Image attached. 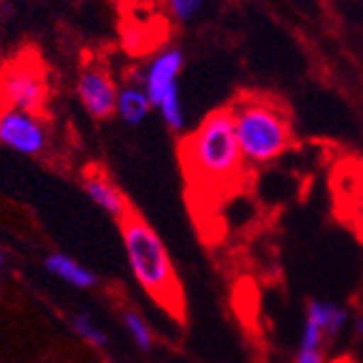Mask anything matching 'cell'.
<instances>
[{
	"instance_id": "cell-1",
	"label": "cell",
	"mask_w": 363,
	"mask_h": 363,
	"mask_svg": "<svg viewBox=\"0 0 363 363\" xmlns=\"http://www.w3.org/2000/svg\"><path fill=\"white\" fill-rule=\"evenodd\" d=\"M179 160L189 182L199 191L223 193L240 184L245 156L236 136L232 108H216L179 145Z\"/></svg>"
},
{
	"instance_id": "cell-8",
	"label": "cell",
	"mask_w": 363,
	"mask_h": 363,
	"mask_svg": "<svg viewBox=\"0 0 363 363\" xmlns=\"http://www.w3.org/2000/svg\"><path fill=\"white\" fill-rule=\"evenodd\" d=\"M82 186L91 201H94L98 208H102L106 214H111L113 218H117L119 223L132 212L123 193L117 189V184L104 171H86V175L82 179Z\"/></svg>"
},
{
	"instance_id": "cell-11",
	"label": "cell",
	"mask_w": 363,
	"mask_h": 363,
	"mask_svg": "<svg viewBox=\"0 0 363 363\" xmlns=\"http://www.w3.org/2000/svg\"><path fill=\"white\" fill-rule=\"evenodd\" d=\"M309 320L320 325L327 333V337H335L348 323V311L344 307H337L327 301H311L307 305V315Z\"/></svg>"
},
{
	"instance_id": "cell-14",
	"label": "cell",
	"mask_w": 363,
	"mask_h": 363,
	"mask_svg": "<svg viewBox=\"0 0 363 363\" xmlns=\"http://www.w3.org/2000/svg\"><path fill=\"white\" fill-rule=\"evenodd\" d=\"M72 329L76 331V335H80L86 344H91L94 348H104L108 344L106 333L91 320L86 313H76L72 315Z\"/></svg>"
},
{
	"instance_id": "cell-16",
	"label": "cell",
	"mask_w": 363,
	"mask_h": 363,
	"mask_svg": "<svg viewBox=\"0 0 363 363\" xmlns=\"http://www.w3.org/2000/svg\"><path fill=\"white\" fill-rule=\"evenodd\" d=\"M327 340V333L320 325H315L309 318H305L303 333H301V348H323V342Z\"/></svg>"
},
{
	"instance_id": "cell-3",
	"label": "cell",
	"mask_w": 363,
	"mask_h": 363,
	"mask_svg": "<svg viewBox=\"0 0 363 363\" xmlns=\"http://www.w3.org/2000/svg\"><path fill=\"white\" fill-rule=\"evenodd\" d=\"M230 108L247 164H270L292 147L294 134L290 115L272 98L245 94L236 102H232Z\"/></svg>"
},
{
	"instance_id": "cell-20",
	"label": "cell",
	"mask_w": 363,
	"mask_h": 363,
	"mask_svg": "<svg viewBox=\"0 0 363 363\" xmlns=\"http://www.w3.org/2000/svg\"><path fill=\"white\" fill-rule=\"evenodd\" d=\"M0 268H3V253H0Z\"/></svg>"
},
{
	"instance_id": "cell-12",
	"label": "cell",
	"mask_w": 363,
	"mask_h": 363,
	"mask_svg": "<svg viewBox=\"0 0 363 363\" xmlns=\"http://www.w3.org/2000/svg\"><path fill=\"white\" fill-rule=\"evenodd\" d=\"M156 111L160 113L164 125L173 132H182L186 125V117H184V106H182V98H179V84L169 89L164 98L158 102Z\"/></svg>"
},
{
	"instance_id": "cell-6",
	"label": "cell",
	"mask_w": 363,
	"mask_h": 363,
	"mask_svg": "<svg viewBox=\"0 0 363 363\" xmlns=\"http://www.w3.org/2000/svg\"><path fill=\"white\" fill-rule=\"evenodd\" d=\"M0 143L24 156H39L48 145V132L37 115L7 108L0 113Z\"/></svg>"
},
{
	"instance_id": "cell-13",
	"label": "cell",
	"mask_w": 363,
	"mask_h": 363,
	"mask_svg": "<svg viewBox=\"0 0 363 363\" xmlns=\"http://www.w3.org/2000/svg\"><path fill=\"white\" fill-rule=\"evenodd\" d=\"M123 327L128 331V335L132 337V342L139 346L143 352L152 350L154 346V335H152V329L150 325L141 318V313L136 311H125L123 313Z\"/></svg>"
},
{
	"instance_id": "cell-9",
	"label": "cell",
	"mask_w": 363,
	"mask_h": 363,
	"mask_svg": "<svg viewBox=\"0 0 363 363\" xmlns=\"http://www.w3.org/2000/svg\"><path fill=\"white\" fill-rule=\"evenodd\" d=\"M152 100L147 98L145 89L141 84H125L119 89L117 100V115L125 125H141L147 115L152 113Z\"/></svg>"
},
{
	"instance_id": "cell-10",
	"label": "cell",
	"mask_w": 363,
	"mask_h": 363,
	"mask_svg": "<svg viewBox=\"0 0 363 363\" xmlns=\"http://www.w3.org/2000/svg\"><path fill=\"white\" fill-rule=\"evenodd\" d=\"M45 268H48L55 277H59L61 281L74 286V288H94L98 284V277L91 272L86 266L78 264L74 257L65 255V253H52L45 257Z\"/></svg>"
},
{
	"instance_id": "cell-18",
	"label": "cell",
	"mask_w": 363,
	"mask_h": 363,
	"mask_svg": "<svg viewBox=\"0 0 363 363\" xmlns=\"http://www.w3.org/2000/svg\"><path fill=\"white\" fill-rule=\"evenodd\" d=\"M354 216H357L359 230L363 232V197H359V199L354 201Z\"/></svg>"
},
{
	"instance_id": "cell-5",
	"label": "cell",
	"mask_w": 363,
	"mask_h": 363,
	"mask_svg": "<svg viewBox=\"0 0 363 363\" xmlns=\"http://www.w3.org/2000/svg\"><path fill=\"white\" fill-rule=\"evenodd\" d=\"M48 98L43 74L33 65H16L0 78V100L9 108L37 115Z\"/></svg>"
},
{
	"instance_id": "cell-15",
	"label": "cell",
	"mask_w": 363,
	"mask_h": 363,
	"mask_svg": "<svg viewBox=\"0 0 363 363\" xmlns=\"http://www.w3.org/2000/svg\"><path fill=\"white\" fill-rule=\"evenodd\" d=\"M167 5L175 22L189 24L201 13V9L206 7V0H167Z\"/></svg>"
},
{
	"instance_id": "cell-4",
	"label": "cell",
	"mask_w": 363,
	"mask_h": 363,
	"mask_svg": "<svg viewBox=\"0 0 363 363\" xmlns=\"http://www.w3.org/2000/svg\"><path fill=\"white\" fill-rule=\"evenodd\" d=\"M76 96L94 119L106 121L117 115L119 89L102 63H89L80 69L76 80Z\"/></svg>"
},
{
	"instance_id": "cell-19",
	"label": "cell",
	"mask_w": 363,
	"mask_h": 363,
	"mask_svg": "<svg viewBox=\"0 0 363 363\" xmlns=\"http://www.w3.org/2000/svg\"><path fill=\"white\" fill-rule=\"evenodd\" d=\"M354 327H357V333H359V335H363V315L359 318V320H357V325H354Z\"/></svg>"
},
{
	"instance_id": "cell-17",
	"label": "cell",
	"mask_w": 363,
	"mask_h": 363,
	"mask_svg": "<svg viewBox=\"0 0 363 363\" xmlns=\"http://www.w3.org/2000/svg\"><path fill=\"white\" fill-rule=\"evenodd\" d=\"M296 363H325L323 348H298Z\"/></svg>"
},
{
	"instance_id": "cell-2",
	"label": "cell",
	"mask_w": 363,
	"mask_h": 363,
	"mask_svg": "<svg viewBox=\"0 0 363 363\" xmlns=\"http://www.w3.org/2000/svg\"><path fill=\"white\" fill-rule=\"evenodd\" d=\"M128 264L139 286L167 311L182 315L184 292L162 238L139 214L130 212L121 223Z\"/></svg>"
},
{
	"instance_id": "cell-7",
	"label": "cell",
	"mask_w": 363,
	"mask_h": 363,
	"mask_svg": "<svg viewBox=\"0 0 363 363\" xmlns=\"http://www.w3.org/2000/svg\"><path fill=\"white\" fill-rule=\"evenodd\" d=\"M184 52L177 45H171V48L158 52L147 65L145 69H141L134 76V84H141L145 89L147 98L152 100V106L156 108L158 102L164 98V94L169 89L179 84V74L182 67H184Z\"/></svg>"
}]
</instances>
